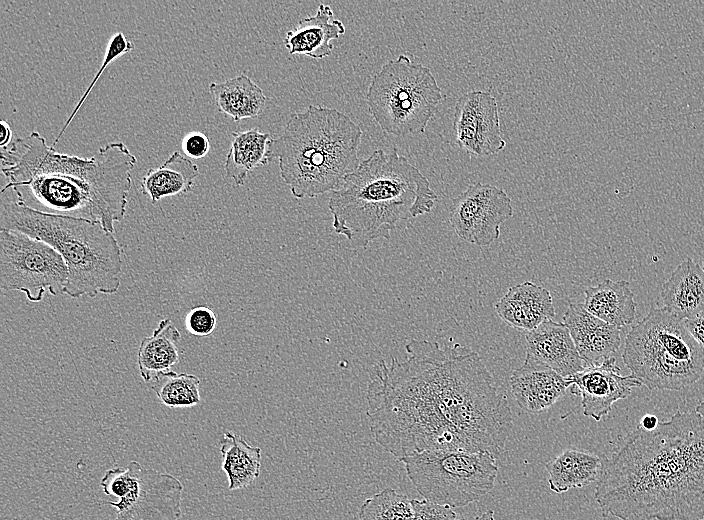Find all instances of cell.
<instances>
[{
  "label": "cell",
  "mask_w": 704,
  "mask_h": 520,
  "mask_svg": "<svg viewBox=\"0 0 704 520\" xmlns=\"http://www.w3.org/2000/svg\"><path fill=\"white\" fill-rule=\"evenodd\" d=\"M700 520H704V516Z\"/></svg>",
  "instance_id": "cell-38"
},
{
  "label": "cell",
  "mask_w": 704,
  "mask_h": 520,
  "mask_svg": "<svg viewBox=\"0 0 704 520\" xmlns=\"http://www.w3.org/2000/svg\"><path fill=\"white\" fill-rule=\"evenodd\" d=\"M683 321L687 330L704 351V309L696 316Z\"/></svg>",
  "instance_id": "cell-34"
},
{
  "label": "cell",
  "mask_w": 704,
  "mask_h": 520,
  "mask_svg": "<svg viewBox=\"0 0 704 520\" xmlns=\"http://www.w3.org/2000/svg\"><path fill=\"white\" fill-rule=\"evenodd\" d=\"M200 379L188 373L172 372L154 382L159 401L170 408L192 407L200 403Z\"/></svg>",
  "instance_id": "cell-28"
},
{
  "label": "cell",
  "mask_w": 704,
  "mask_h": 520,
  "mask_svg": "<svg viewBox=\"0 0 704 520\" xmlns=\"http://www.w3.org/2000/svg\"><path fill=\"white\" fill-rule=\"evenodd\" d=\"M509 382L518 406L529 413L550 408L569 388L565 377L528 357L512 372Z\"/></svg>",
  "instance_id": "cell-17"
},
{
  "label": "cell",
  "mask_w": 704,
  "mask_h": 520,
  "mask_svg": "<svg viewBox=\"0 0 704 520\" xmlns=\"http://www.w3.org/2000/svg\"><path fill=\"white\" fill-rule=\"evenodd\" d=\"M605 459V456L577 449L564 450L545 464L549 488L555 493H563L598 481Z\"/></svg>",
  "instance_id": "cell-23"
},
{
  "label": "cell",
  "mask_w": 704,
  "mask_h": 520,
  "mask_svg": "<svg viewBox=\"0 0 704 520\" xmlns=\"http://www.w3.org/2000/svg\"><path fill=\"white\" fill-rule=\"evenodd\" d=\"M572 394L581 396L583 414L600 421L613 404L626 399L641 382L631 374L623 376L614 357L585 367L566 378Z\"/></svg>",
  "instance_id": "cell-14"
},
{
  "label": "cell",
  "mask_w": 704,
  "mask_h": 520,
  "mask_svg": "<svg viewBox=\"0 0 704 520\" xmlns=\"http://www.w3.org/2000/svg\"><path fill=\"white\" fill-rule=\"evenodd\" d=\"M494 308L504 322L527 331L555 316L550 291L531 281L509 287Z\"/></svg>",
  "instance_id": "cell-18"
},
{
  "label": "cell",
  "mask_w": 704,
  "mask_h": 520,
  "mask_svg": "<svg viewBox=\"0 0 704 520\" xmlns=\"http://www.w3.org/2000/svg\"><path fill=\"white\" fill-rule=\"evenodd\" d=\"M103 492L117 497L106 504L116 509L115 520H179L183 484L175 476L130 461L126 468L108 469L100 481Z\"/></svg>",
  "instance_id": "cell-10"
},
{
  "label": "cell",
  "mask_w": 704,
  "mask_h": 520,
  "mask_svg": "<svg viewBox=\"0 0 704 520\" xmlns=\"http://www.w3.org/2000/svg\"><path fill=\"white\" fill-rule=\"evenodd\" d=\"M411 500L393 488H384L361 505L358 520H413Z\"/></svg>",
  "instance_id": "cell-29"
},
{
  "label": "cell",
  "mask_w": 704,
  "mask_h": 520,
  "mask_svg": "<svg viewBox=\"0 0 704 520\" xmlns=\"http://www.w3.org/2000/svg\"><path fill=\"white\" fill-rule=\"evenodd\" d=\"M209 93L217 109L235 122L257 117L267 101L262 89L244 74L210 83Z\"/></svg>",
  "instance_id": "cell-25"
},
{
  "label": "cell",
  "mask_w": 704,
  "mask_h": 520,
  "mask_svg": "<svg viewBox=\"0 0 704 520\" xmlns=\"http://www.w3.org/2000/svg\"><path fill=\"white\" fill-rule=\"evenodd\" d=\"M180 331L169 319L161 320L150 336L143 338L137 353L141 378L154 383L170 374L180 361L178 344Z\"/></svg>",
  "instance_id": "cell-21"
},
{
  "label": "cell",
  "mask_w": 704,
  "mask_h": 520,
  "mask_svg": "<svg viewBox=\"0 0 704 520\" xmlns=\"http://www.w3.org/2000/svg\"><path fill=\"white\" fill-rule=\"evenodd\" d=\"M270 140L268 133H262L257 128L232 132L231 147L225 160L226 176L237 186L244 185L249 172L270 161Z\"/></svg>",
  "instance_id": "cell-26"
},
{
  "label": "cell",
  "mask_w": 704,
  "mask_h": 520,
  "mask_svg": "<svg viewBox=\"0 0 704 520\" xmlns=\"http://www.w3.org/2000/svg\"><path fill=\"white\" fill-rule=\"evenodd\" d=\"M526 357L548 366L565 378L581 371L586 365L567 326L551 319L527 333Z\"/></svg>",
  "instance_id": "cell-16"
},
{
  "label": "cell",
  "mask_w": 704,
  "mask_h": 520,
  "mask_svg": "<svg viewBox=\"0 0 704 520\" xmlns=\"http://www.w3.org/2000/svg\"><path fill=\"white\" fill-rule=\"evenodd\" d=\"M659 424V420L655 415L646 414L640 421V426L645 430H653Z\"/></svg>",
  "instance_id": "cell-36"
},
{
  "label": "cell",
  "mask_w": 704,
  "mask_h": 520,
  "mask_svg": "<svg viewBox=\"0 0 704 520\" xmlns=\"http://www.w3.org/2000/svg\"><path fill=\"white\" fill-rule=\"evenodd\" d=\"M185 328L193 336L206 337L216 328L217 318L214 311L207 306H196L185 316Z\"/></svg>",
  "instance_id": "cell-31"
},
{
  "label": "cell",
  "mask_w": 704,
  "mask_h": 520,
  "mask_svg": "<svg viewBox=\"0 0 704 520\" xmlns=\"http://www.w3.org/2000/svg\"><path fill=\"white\" fill-rule=\"evenodd\" d=\"M424 499L452 508L466 506L490 492L498 474L488 452L427 450L401 460Z\"/></svg>",
  "instance_id": "cell-9"
},
{
  "label": "cell",
  "mask_w": 704,
  "mask_h": 520,
  "mask_svg": "<svg viewBox=\"0 0 704 520\" xmlns=\"http://www.w3.org/2000/svg\"><path fill=\"white\" fill-rule=\"evenodd\" d=\"M221 468L228 479L229 490L252 485L260 475L261 448L251 446L242 437L226 431L221 441Z\"/></svg>",
  "instance_id": "cell-27"
},
{
  "label": "cell",
  "mask_w": 704,
  "mask_h": 520,
  "mask_svg": "<svg viewBox=\"0 0 704 520\" xmlns=\"http://www.w3.org/2000/svg\"><path fill=\"white\" fill-rule=\"evenodd\" d=\"M68 267L47 243L19 231L0 229V286L20 291L30 302H40L48 291L64 293Z\"/></svg>",
  "instance_id": "cell-11"
},
{
  "label": "cell",
  "mask_w": 704,
  "mask_h": 520,
  "mask_svg": "<svg viewBox=\"0 0 704 520\" xmlns=\"http://www.w3.org/2000/svg\"><path fill=\"white\" fill-rule=\"evenodd\" d=\"M362 129L346 114L321 105L293 112L269 159H279L280 176L296 199L335 190L359 166Z\"/></svg>",
  "instance_id": "cell-5"
},
{
  "label": "cell",
  "mask_w": 704,
  "mask_h": 520,
  "mask_svg": "<svg viewBox=\"0 0 704 520\" xmlns=\"http://www.w3.org/2000/svg\"><path fill=\"white\" fill-rule=\"evenodd\" d=\"M1 229L19 231L53 247L65 260L71 298L115 294L120 287L122 256L113 233L101 222L35 210L3 187Z\"/></svg>",
  "instance_id": "cell-6"
},
{
  "label": "cell",
  "mask_w": 704,
  "mask_h": 520,
  "mask_svg": "<svg viewBox=\"0 0 704 520\" xmlns=\"http://www.w3.org/2000/svg\"><path fill=\"white\" fill-rule=\"evenodd\" d=\"M442 99L430 68L406 55L383 64L366 94L373 119L394 136L423 133Z\"/></svg>",
  "instance_id": "cell-8"
},
{
  "label": "cell",
  "mask_w": 704,
  "mask_h": 520,
  "mask_svg": "<svg viewBox=\"0 0 704 520\" xmlns=\"http://www.w3.org/2000/svg\"><path fill=\"white\" fill-rule=\"evenodd\" d=\"M575 347L586 365L613 357L621 344L620 328L589 313L579 303H571L563 315Z\"/></svg>",
  "instance_id": "cell-15"
},
{
  "label": "cell",
  "mask_w": 704,
  "mask_h": 520,
  "mask_svg": "<svg viewBox=\"0 0 704 520\" xmlns=\"http://www.w3.org/2000/svg\"><path fill=\"white\" fill-rule=\"evenodd\" d=\"M702 268H703V270H704V262H703V267H702Z\"/></svg>",
  "instance_id": "cell-39"
},
{
  "label": "cell",
  "mask_w": 704,
  "mask_h": 520,
  "mask_svg": "<svg viewBox=\"0 0 704 520\" xmlns=\"http://www.w3.org/2000/svg\"><path fill=\"white\" fill-rule=\"evenodd\" d=\"M664 307L682 320L704 309V270L693 259L682 261L662 284Z\"/></svg>",
  "instance_id": "cell-20"
},
{
  "label": "cell",
  "mask_w": 704,
  "mask_h": 520,
  "mask_svg": "<svg viewBox=\"0 0 704 520\" xmlns=\"http://www.w3.org/2000/svg\"><path fill=\"white\" fill-rule=\"evenodd\" d=\"M512 215L511 198L502 188L478 182L452 200L449 221L460 239L487 246L499 238L501 224Z\"/></svg>",
  "instance_id": "cell-12"
},
{
  "label": "cell",
  "mask_w": 704,
  "mask_h": 520,
  "mask_svg": "<svg viewBox=\"0 0 704 520\" xmlns=\"http://www.w3.org/2000/svg\"><path fill=\"white\" fill-rule=\"evenodd\" d=\"M453 129L458 147L473 156L497 154L506 146L497 100L486 91L473 90L457 99Z\"/></svg>",
  "instance_id": "cell-13"
},
{
  "label": "cell",
  "mask_w": 704,
  "mask_h": 520,
  "mask_svg": "<svg viewBox=\"0 0 704 520\" xmlns=\"http://www.w3.org/2000/svg\"><path fill=\"white\" fill-rule=\"evenodd\" d=\"M198 175V166L175 151L162 165L146 171L140 189L155 204L165 197L191 192Z\"/></svg>",
  "instance_id": "cell-24"
},
{
  "label": "cell",
  "mask_w": 704,
  "mask_h": 520,
  "mask_svg": "<svg viewBox=\"0 0 704 520\" xmlns=\"http://www.w3.org/2000/svg\"><path fill=\"white\" fill-rule=\"evenodd\" d=\"M1 139L0 146L2 149L9 147L12 140V130L5 120H1Z\"/></svg>",
  "instance_id": "cell-35"
},
{
  "label": "cell",
  "mask_w": 704,
  "mask_h": 520,
  "mask_svg": "<svg viewBox=\"0 0 704 520\" xmlns=\"http://www.w3.org/2000/svg\"><path fill=\"white\" fill-rule=\"evenodd\" d=\"M622 358L631 375L650 390H681L704 371V351L684 321L665 307H652L631 328Z\"/></svg>",
  "instance_id": "cell-7"
},
{
  "label": "cell",
  "mask_w": 704,
  "mask_h": 520,
  "mask_svg": "<svg viewBox=\"0 0 704 520\" xmlns=\"http://www.w3.org/2000/svg\"><path fill=\"white\" fill-rule=\"evenodd\" d=\"M411 503L414 512L413 520H461L448 505L426 499H412Z\"/></svg>",
  "instance_id": "cell-32"
},
{
  "label": "cell",
  "mask_w": 704,
  "mask_h": 520,
  "mask_svg": "<svg viewBox=\"0 0 704 520\" xmlns=\"http://www.w3.org/2000/svg\"><path fill=\"white\" fill-rule=\"evenodd\" d=\"M407 358L380 361L367 387L375 441L398 461L427 450L498 457L513 427L510 405L479 354L459 343L411 339Z\"/></svg>",
  "instance_id": "cell-1"
},
{
  "label": "cell",
  "mask_w": 704,
  "mask_h": 520,
  "mask_svg": "<svg viewBox=\"0 0 704 520\" xmlns=\"http://www.w3.org/2000/svg\"><path fill=\"white\" fill-rule=\"evenodd\" d=\"M461 520H496L494 511L493 510H487L486 512L482 513L481 515L472 517V518H461Z\"/></svg>",
  "instance_id": "cell-37"
},
{
  "label": "cell",
  "mask_w": 704,
  "mask_h": 520,
  "mask_svg": "<svg viewBox=\"0 0 704 520\" xmlns=\"http://www.w3.org/2000/svg\"><path fill=\"white\" fill-rule=\"evenodd\" d=\"M438 199L429 180L396 147L376 149L329 197L333 229L366 247L396 226L431 212Z\"/></svg>",
  "instance_id": "cell-4"
},
{
  "label": "cell",
  "mask_w": 704,
  "mask_h": 520,
  "mask_svg": "<svg viewBox=\"0 0 704 520\" xmlns=\"http://www.w3.org/2000/svg\"><path fill=\"white\" fill-rule=\"evenodd\" d=\"M137 163L123 142L102 146L90 158L57 152L37 131L1 149V171L27 206L99 221L110 232L123 220Z\"/></svg>",
  "instance_id": "cell-3"
},
{
  "label": "cell",
  "mask_w": 704,
  "mask_h": 520,
  "mask_svg": "<svg viewBox=\"0 0 704 520\" xmlns=\"http://www.w3.org/2000/svg\"><path fill=\"white\" fill-rule=\"evenodd\" d=\"M595 500L603 517L700 520L704 516V401L653 430L640 425L605 459Z\"/></svg>",
  "instance_id": "cell-2"
},
{
  "label": "cell",
  "mask_w": 704,
  "mask_h": 520,
  "mask_svg": "<svg viewBox=\"0 0 704 520\" xmlns=\"http://www.w3.org/2000/svg\"><path fill=\"white\" fill-rule=\"evenodd\" d=\"M181 149L189 159H201L210 150V140L208 136L199 131L186 134L181 142Z\"/></svg>",
  "instance_id": "cell-33"
},
{
  "label": "cell",
  "mask_w": 704,
  "mask_h": 520,
  "mask_svg": "<svg viewBox=\"0 0 704 520\" xmlns=\"http://www.w3.org/2000/svg\"><path fill=\"white\" fill-rule=\"evenodd\" d=\"M134 48V44L132 41L128 40L125 35L122 32H117L115 33L109 40L107 47H106V52L105 56L103 59V62L98 70L96 72L95 76L93 77L92 81L82 94L81 98L77 102L75 108L72 110L71 114L67 118L65 124L63 125L61 131L59 132L58 136L54 139L52 145H50L52 148L55 149V145L59 142L61 137L63 136L64 132L82 107L83 103L91 93L93 87L95 84L98 82L100 76L103 74V72L107 69V67L117 58H120L121 56L131 52Z\"/></svg>",
  "instance_id": "cell-30"
},
{
  "label": "cell",
  "mask_w": 704,
  "mask_h": 520,
  "mask_svg": "<svg viewBox=\"0 0 704 520\" xmlns=\"http://www.w3.org/2000/svg\"><path fill=\"white\" fill-rule=\"evenodd\" d=\"M332 17L331 7L319 4L315 15L302 18L286 33L283 43L289 54H303L317 60L329 56L334 48L331 41L345 33L343 22Z\"/></svg>",
  "instance_id": "cell-19"
},
{
  "label": "cell",
  "mask_w": 704,
  "mask_h": 520,
  "mask_svg": "<svg viewBox=\"0 0 704 520\" xmlns=\"http://www.w3.org/2000/svg\"><path fill=\"white\" fill-rule=\"evenodd\" d=\"M584 308L600 320L618 328L633 323L636 302L626 280L606 279L584 290Z\"/></svg>",
  "instance_id": "cell-22"
}]
</instances>
